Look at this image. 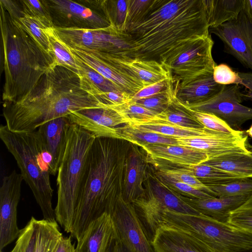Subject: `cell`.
<instances>
[{"mask_svg": "<svg viewBox=\"0 0 252 252\" xmlns=\"http://www.w3.org/2000/svg\"><path fill=\"white\" fill-rule=\"evenodd\" d=\"M125 31L132 59L156 61L168 70L195 41L210 35L203 0H153L148 13Z\"/></svg>", "mask_w": 252, "mask_h": 252, "instance_id": "cell-1", "label": "cell"}, {"mask_svg": "<svg viewBox=\"0 0 252 252\" xmlns=\"http://www.w3.org/2000/svg\"><path fill=\"white\" fill-rule=\"evenodd\" d=\"M2 106L5 125L17 132L34 131L74 112L106 107L82 88L78 75L61 66L47 71L29 93Z\"/></svg>", "mask_w": 252, "mask_h": 252, "instance_id": "cell-2", "label": "cell"}, {"mask_svg": "<svg viewBox=\"0 0 252 252\" xmlns=\"http://www.w3.org/2000/svg\"><path fill=\"white\" fill-rule=\"evenodd\" d=\"M130 145L129 142L123 139L95 138L90 151L70 235L77 241L91 222L104 213H110L123 194Z\"/></svg>", "mask_w": 252, "mask_h": 252, "instance_id": "cell-3", "label": "cell"}, {"mask_svg": "<svg viewBox=\"0 0 252 252\" xmlns=\"http://www.w3.org/2000/svg\"><path fill=\"white\" fill-rule=\"evenodd\" d=\"M0 6V66L4 72L2 99L10 102L29 93L44 74L55 67L54 61Z\"/></svg>", "mask_w": 252, "mask_h": 252, "instance_id": "cell-4", "label": "cell"}, {"mask_svg": "<svg viewBox=\"0 0 252 252\" xmlns=\"http://www.w3.org/2000/svg\"><path fill=\"white\" fill-rule=\"evenodd\" d=\"M0 137L16 160L24 180L41 209L43 219L56 221L52 202L53 189L50 180L52 158L36 130L17 132L1 125Z\"/></svg>", "mask_w": 252, "mask_h": 252, "instance_id": "cell-5", "label": "cell"}, {"mask_svg": "<svg viewBox=\"0 0 252 252\" xmlns=\"http://www.w3.org/2000/svg\"><path fill=\"white\" fill-rule=\"evenodd\" d=\"M95 137L80 126L71 124L58 168L56 221L71 233L75 210L86 176L89 157Z\"/></svg>", "mask_w": 252, "mask_h": 252, "instance_id": "cell-6", "label": "cell"}, {"mask_svg": "<svg viewBox=\"0 0 252 252\" xmlns=\"http://www.w3.org/2000/svg\"><path fill=\"white\" fill-rule=\"evenodd\" d=\"M161 226L187 232L213 248L224 252H246L252 250V233L202 214H183L167 209L159 218Z\"/></svg>", "mask_w": 252, "mask_h": 252, "instance_id": "cell-7", "label": "cell"}, {"mask_svg": "<svg viewBox=\"0 0 252 252\" xmlns=\"http://www.w3.org/2000/svg\"><path fill=\"white\" fill-rule=\"evenodd\" d=\"M58 36L69 47H82L105 53L113 61L124 64L132 60L129 36L120 28L87 29L54 28Z\"/></svg>", "mask_w": 252, "mask_h": 252, "instance_id": "cell-8", "label": "cell"}, {"mask_svg": "<svg viewBox=\"0 0 252 252\" xmlns=\"http://www.w3.org/2000/svg\"><path fill=\"white\" fill-rule=\"evenodd\" d=\"M142 195L132 203L146 230L156 226L160 216L166 209L183 214H200L183 199V196L163 183L152 169L147 175Z\"/></svg>", "mask_w": 252, "mask_h": 252, "instance_id": "cell-9", "label": "cell"}, {"mask_svg": "<svg viewBox=\"0 0 252 252\" xmlns=\"http://www.w3.org/2000/svg\"><path fill=\"white\" fill-rule=\"evenodd\" d=\"M214 41L210 35L195 41L169 66L174 80L179 86L213 73L216 65L212 56Z\"/></svg>", "mask_w": 252, "mask_h": 252, "instance_id": "cell-10", "label": "cell"}, {"mask_svg": "<svg viewBox=\"0 0 252 252\" xmlns=\"http://www.w3.org/2000/svg\"><path fill=\"white\" fill-rule=\"evenodd\" d=\"M243 97L239 86H224L213 98L196 104L183 105L190 110L209 113L218 116L231 128L239 130L241 126L252 119V108L241 104Z\"/></svg>", "mask_w": 252, "mask_h": 252, "instance_id": "cell-11", "label": "cell"}, {"mask_svg": "<svg viewBox=\"0 0 252 252\" xmlns=\"http://www.w3.org/2000/svg\"><path fill=\"white\" fill-rule=\"evenodd\" d=\"M117 239L130 252H156L150 241L132 203L119 196L109 213Z\"/></svg>", "mask_w": 252, "mask_h": 252, "instance_id": "cell-12", "label": "cell"}, {"mask_svg": "<svg viewBox=\"0 0 252 252\" xmlns=\"http://www.w3.org/2000/svg\"><path fill=\"white\" fill-rule=\"evenodd\" d=\"M209 32L222 41L225 52L252 71V21L242 10L235 19Z\"/></svg>", "mask_w": 252, "mask_h": 252, "instance_id": "cell-13", "label": "cell"}, {"mask_svg": "<svg viewBox=\"0 0 252 252\" xmlns=\"http://www.w3.org/2000/svg\"><path fill=\"white\" fill-rule=\"evenodd\" d=\"M23 178L14 170L4 176L0 189V251L18 237L17 206Z\"/></svg>", "mask_w": 252, "mask_h": 252, "instance_id": "cell-14", "label": "cell"}, {"mask_svg": "<svg viewBox=\"0 0 252 252\" xmlns=\"http://www.w3.org/2000/svg\"><path fill=\"white\" fill-rule=\"evenodd\" d=\"M47 1L54 27L97 29L110 26L102 15L78 1L47 0Z\"/></svg>", "mask_w": 252, "mask_h": 252, "instance_id": "cell-15", "label": "cell"}, {"mask_svg": "<svg viewBox=\"0 0 252 252\" xmlns=\"http://www.w3.org/2000/svg\"><path fill=\"white\" fill-rule=\"evenodd\" d=\"M140 147L145 151L148 161L156 170L186 168L208 159L204 152L179 145L151 144Z\"/></svg>", "mask_w": 252, "mask_h": 252, "instance_id": "cell-16", "label": "cell"}, {"mask_svg": "<svg viewBox=\"0 0 252 252\" xmlns=\"http://www.w3.org/2000/svg\"><path fill=\"white\" fill-rule=\"evenodd\" d=\"M247 137L244 131L238 134L214 131L205 135L175 138L179 145L201 151L209 159L232 153L251 154L246 146Z\"/></svg>", "mask_w": 252, "mask_h": 252, "instance_id": "cell-17", "label": "cell"}, {"mask_svg": "<svg viewBox=\"0 0 252 252\" xmlns=\"http://www.w3.org/2000/svg\"><path fill=\"white\" fill-rule=\"evenodd\" d=\"M68 117L71 124L80 126L95 138L118 139L116 128L126 124L122 116L108 107L74 112Z\"/></svg>", "mask_w": 252, "mask_h": 252, "instance_id": "cell-18", "label": "cell"}, {"mask_svg": "<svg viewBox=\"0 0 252 252\" xmlns=\"http://www.w3.org/2000/svg\"><path fill=\"white\" fill-rule=\"evenodd\" d=\"M145 151L137 145L130 143L128 152L124 179L122 196L132 203L143 194L144 183L151 169Z\"/></svg>", "mask_w": 252, "mask_h": 252, "instance_id": "cell-19", "label": "cell"}, {"mask_svg": "<svg viewBox=\"0 0 252 252\" xmlns=\"http://www.w3.org/2000/svg\"><path fill=\"white\" fill-rule=\"evenodd\" d=\"M151 243L156 252H224L187 232L167 226L158 228Z\"/></svg>", "mask_w": 252, "mask_h": 252, "instance_id": "cell-20", "label": "cell"}, {"mask_svg": "<svg viewBox=\"0 0 252 252\" xmlns=\"http://www.w3.org/2000/svg\"><path fill=\"white\" fill-rule=\"evenodd\" d=\"M65 46L70 53L76 56L85 64L132 96L144 87L143 84L138 78L121 71L110 63L97 58L88 50L80 47H71L66 45Z\"/></svg>", "mask_w": 252, "mask_h": 252, "instance_id": "cell-21", "label": "cell"}, {"mask_svg": "<svg viewBox=\"0 0 252 252\" xmlns=\"http://www.w3.org/2000/svg\"><path fill=\"white\" fill-rule=\"evenodd\" d=\"M116 238L111 216L104 213L90 224L77 241L76 252H108Z\"/></svg>", "mask_w": 252, "mask_h": 252, "instance_id": "cell-22", "label": "cell"}, {"mask_svg": "<svg viewBox=\"0 0 252 252\" xmlns=\"http://www.w3.org/2000/svg\"><path fill=\"white\" fill-rule=\"evenodd\" d=\"M71 124L68 116L61 117L44 124L36 129L45 148L52 157L50 174L52 175L57 174Z\"/></svg>", "mask_w": 252, "mask_h": 252, "instance_id": "cell-23", "label": "cell"}, {"mask_svg": "<svg viewBox=\"0 0 252 252\" xmlns=\"http://www.w3.org/2000/svg\"><path fill=\"white\" fill-rule=\"evenodd\" d=\"M250 195L201 199L183 196V198L199 214L220 222H227L230 212L242 205Z\"/></svg>", "mask_w": 252, "mask_h": 252, "instance_id": "cell-24", "label": "cell"}, {"mask_svg": "<svg viewBox=\"0 0 252 252\" xmlns=\"http://www.w3.org/2000/svg\"><path fill=\"white\" fill-rule=\"evenodd\" d=\"M224 85L216 83L213 73L198 78L184 85L179 86L175 81L177 98L183 104L189 105L207 101L217 95Z\"/></svg>", "mask_w": 252, "mask_h": 252, "instance_id": "cell-25", "label": "cell"}, {"mask_svg": "<svg viewBox=\"0 0 252 252\" xmlns=\"http://www.w3.org/2000/svg\"><path fill=\"white\" fill-rule=\"evenodd\" d=\"M209 30L232 20L242 10L243 0H203Z\"/></svg>", "mask_w": 252, "mask_h": 252, "instance_id": "cell-26", "label": "cell"}, {"mask_svg": "<svg viewBox=\"0 0 252 252\" xmlns=\"http://www.w3.org/2000/svg\"><path fill=\"white\" fill-rule=\"evenodd\" d=\"M71 54L74 57L78 67L81 86L87 92L98 98L100 95L105 93L124 92L119 87L85 64L76 56L71 53Z\"/></svg>", "mask_w": 252, "mask_h": 252, "instance_id": "cell-27", "label": "cell"}, {"mask_svg": "<svg viewBox=\"0 0 252 252\" xmlns=\"http://www.w3.org/2000/svg\"><path fill=\"white\" fill-rule=\"evenodd\" d=\"M204 163L242 179H252V153L224 155L210 158Z\"/></svg>", "mask_w": 252, "mask_h": 252, "instance_id": "cell-28", "label": "cell"}, {"mask_svg": "<svg viewBox=\"0 0 252 252\" xmlns=\"http://www.w3.org/2000/svg\"><path fill=\"white\" fill-rule=\"evenodd\" d=\"M136 122L165 123L190 128L205 127L195 119L176 95L164 111L151 119Z\"/></svg>", "mask_w": 252, "mask_h": 252, "instance_id": "cell-29", "label": "cell"}, {"mask_svg": "<svg viewBox=\"0 0 252 252\" xmlns=\"http://www.w3.org/2000/svg\"><path fill=\"white\" fill-rule=\"evenodd\" d=\"M124 65L142 82L144 87L172 77L169 70L154 61L134 59Z\"/></svg>", "mask_w": 252, "mask_h": 252, "instance_id": "cell-30", "label": "cell"}, {"mask_svg": "<svg viewBox=\"0 0 252 252\" xmlns=\"http://www.w3.org/2000/svg\"><path fill=\"white\" fill-rule=\"evenodd\" d=\"M79 1L102 15L110 25L124 30L127 8V0H83Z\"/></svg>", "mask_w": 252, "mask_h": 252, "instance_id": "cell-31", "label": "cell"}, {"mask_svg": "<svg viewBox=\"0 0 252 252\" xmlns=\"http://www.w3.org/2000/svg\"><path fill=\"white\" fill-rule=\"evenodd\" d=\"M118 139L139 147L151 144L178 145L175 138L139 130L127 124L116 128Z\"/></svg>", "mask_w": 252, "mask_h": 252, "instance_id": "cell-32", "label": "cell"}, {"mask_svg": "<svg viewBox=\"0 0 252 252\" xmlns=\"http://www.w3.org/2000/svg\"><path fill=\"white\" fill-rule=\"evenodd\" d=\"M127 124L142 131L154 132L173 137H189L205 135L215 130L205 127L190 128L158 123L134 122Z\"/></svg>", "mask_w": 252, "mask_h": 252, "instance_id": "cell-33", "label": "cell"}, {"mask_svg": "<svg viewBox=\"0 0 252 252\" xmlns=\"http://www.w3.org/2000/svg\"><path fill=\"white\" fill-rule=\"evenodd\" d=\"M63 237L57 221L37 220L34 252H54Z\"/></svg>", "mask_w": 252, "mask_h": 252, "instance_id": "cell-34", "label": "cell"}, {"mask_svg": "<svg viewBox=\"0 0 252 252\" xmlns=\"http://www.w3.org/2000/svg\"><path fill=\"white\" fill-rule=\"evenodd\" d=\"M50 48V54L54 61L55 67L61 66L78 75L75 60L65 45L58 36L54 28L45 30Z\"/></svg>", "mask_w": 252, "mask_h": 252, "instance_id": "cell-35", "label": "cell"}, {"mask_svg": "<svg viewBox=\"0 0 252 252\" xmlns=\"http://www.w3.org/2000/svg\"><path fill=\"white\" fill-rule=\"evenodd\" d=\"M206 186L219 185L243 179L234 175L204 162L187 167Z\"/></svg>", "mask_w": 252, "mask_h": 252, "instance_id": "cell-36", "label": "cell"}, {"mask_svg": "<svg viewBox=\"0 0 252 252\" xmlns=\"http://www.w3.org/2000/svg\"><path fill=\"white\" fill-rule=\"evenodd\" d=\"M26 16L33 18L46 28H54L53 19L47 0H20Z\"/></svg>", "mask_w": 252, "mask_h": 252, "instance_id": "cell-37", "label": "cell"}, {"mask_svg": "<svg viewBox=\"0 0 252 252\" xmlns=\"http://www.w3.org/2000/svg\"><path fill=\"white\" fill-rule=\"evenodd\" d=\"M207 187L216 197L250 195L252 193V179H243L225 184Z\"/></svg>", "mask_w": 252, "mask_h": 252, "instance_id": "cell-38", "label": "cell"}, {"mask_svg": "<svg viewBox=\"0 0 252 252\" xmlns=\"http://www.w3.org/2000/svg\"><path fill=\"white\" fill-rule=\"evenodd\" d=\"M107 107L117 112L125 120L126 124L151 119L157 115L131 100L121 105Z\"/></svg>", "mask_w": 252, "mask_h": 252, "instance_id": "cell-39", "label": "cell"}, {"mask_svg": "<svg viewBox=\"0 0 252 252\" xmlns=\"http://www.w3.org/2000/svg\"><path fill=\"white\" fill-rule=\"evenodd\" d=\"M19 23L37 44L51 56L49 42L45 32L47 28L35 19L26 15L20 19Z\"/></svg>", "mask_w": 252, "mask_h": 252, "instance_id": "cell-40", "label": "cell"}, {"mask_svg": "<svg viewBox=\"0 0 252 252\" xmlns=\"http://www.w3.org/2000/svg\"><path fill=\"white\" fill-rule=\"evenodd\" d=\"M155 173L163 183L182 196L191 198L200 199L215 197L205 191L173 179L161 171L155 170Z\"/></svg>", "mask_w": 252, "mask_h": 252, "instance_id": "cell-41", "label": "cell"}, {"mask_svg": "<svg viewBox=\"0 0 252 252\" xmlns=\"http://www.w3.org/2000/svg\"><path fill=\"white\" fill-rule=\"evenodd\" d=\"M37 220L32 217L22 229L15 245L10 252H34L36 239ZM0 252H2L0 251Z\"/></svg>", "mask_w": 252, "mask_h": 252, "instance_id": "cell-42", "label": "cell"}, {"mask_svg": "<svg viewBox=\"0 0 252 252\" xmlns=\"http://www.w3.org/2000/svg\"><path fill=\"white\" fill-rule=\"evenodd\" d=\"M227 222L252 233V193L242 205L230 212Z\"/></svg>", "mask_w": 252, "mask_h": 252, "instance_id": "cell-43", "label": "cell"}, {"mask_svg": "<svg viewBox=\"0 0 252 252\" xmlns=\"http://www.w3.org/2000/svg\"><path fill=\"white\" fill-rule=\"evenodd\" d=\"M186 108L195 119L206 128L233 134H240L243 131L233 129L226 122L214 114Z\"/></svg>", "mask_w": 252, "mask_h": 252, "instance_id": "cell-44", "label": "cell"}, {"mask_svg": "<svg viewBox=\"0 0 252 252\" xmlns=\"http://www.w3.org/2000/svg\"><path fill=\"white\" fill-rule=\"evenodd\" d=\"M175 95L174 86L173 88L168 91L133 102L158 115L168 107Z\"/></svg>", "mask_w": 252, "mask_h": 252, "instance_id": "cell-45", "label": "cell"}, {"mask_svg": "<svg viewBox=\"0 0 252 252\" xmlns=\"http://www.w3.org/2000/svg\"><path fill=\"white\" fill-rule=\"evenodd\" d=\"M158 170L163 172L173 179L185 183L195 189L205 191L216 197L210 189L196 178L187 167Z\"/></svg>", "mask_w": 252, "mask_h": 252, "instance_id": "cell-46", "label": "cell"}, {"mask_svg": "<svg viewBox=\"0 0 252 252\" xmlns=\"http://www.w3.org/2000/svg\"><path fill=\"white\" fill-rule=\"evenodd\" d=\"M127 8L124 30L140 20L149 12L153 0H127Z\"/></svg>", "mask_w": 252, "mask_h": 252, "instance_id": "cell-47", "label": "cell"}, {"mask_svg": "<svg viewBox=\"0 0 252 252\" xmlns=\"http://www.w3.org/2000/svg\"><path fill=\"white\" fill-rule=\"evenodd\" d=\"M213 77L215 82L219 85H243V81L239 72L234 71L225 63H220L214 67Z\"/></svg>", "mask_w": 252, "mask_h": 252, "instance_id": "cell-48", "label": "cell"}, {"mask_svg": "<svg viewBox=\"0 0 252 252\" xmlns=\"http://www.w3.org/2000/svg\"><path fill=\"white\" fill-rule=\"evenodd\" d=\"M175 83V81L172 77L145 87L131 97V101H135L168 91L174 87Z\"/></svg>", "mask_w": 252, "mask_h": 252, "instance_id": "cell-49", "label": "cell"}, {"mask_svg": "<svg viewBox=\"0 0 252 252\" xmlns=\"http://www.w3.org/2000/svg\"><path fill=\"white\" fill-rule=\"evenodd\" d=\"M132 96L121 91L110 92L102 94L99 99L106 107L121 105L131 100Z\"/></svg>", "mask_w": 252, "mask_h": 252, "instance_id": "cell-50", "label": "cell"}, {"mask_svg": "<svg viewBox=\"0 0 252 252\" xmlns=\"http://www.w3.org/2000/svg\"><path fill=\"white\" fill-rule=\"evenodd\" d=\"M0 4L14 21L19 22L20 19L26 16L20 0H0Z\"/></svg>", "mask_w": 252, "mask_h": 252, "instance_id": "cell-51", "label": "cell"}, {"mask_svg": "<svg viewBox=\"0 0 252 252\" xmlns=\"http://www.w3.org/2000/svg\"><path fill=\"white\" fill-rule=\"evenodd\" d=\"M238 72L243 81L242 86L245 88L242 96L243 98L252 100V72Z\"/></svg>", "mask_w": 252, "mask_h": 252, "instance_id": "cell-52", "label": "cell"}, {"mask_svg": "<svg viewBox=\"0 0 252 252\" xmlns=\"http://www.w3.org/2000/svg\"><path fill=\"white\" fill-rule=\"evenodd\" d=\"M71 236L63 237L59 241L54 252H76L74 244H72Z\"/></svg>", "mask_w": 252, "mask_h": 252, "instance_id": "cell-53", "label": "cell"}, {"mask_svg": "<svg viewBox=\"0 0 252 252\" xmlns=\"http://www.w3.org/2000/svg\"><path fill=\"white\" fill-rule=\"evenodd\" d=\"M242 10L252 21V0H243Z\"/></svg>", "mask_w": 252, "mask_h": 252, "instance_id": "cell-54", "label": "cell"}, {"mask_svg": "<svg viewBox=\"0 0 252 252\" xmlns=\"http://www.w3.org/2000/svg\"><path fill=\"white\" fill-rule=\"evenodd\" d=\"M112 252H130V251L119 240L115 239L114 242Z\"/></svg>", "mask_w": 252, "mask_h": 252, "instance_id": "cell-55", "label": "cell"}, {"mask_svg": "<svg viewBox=\"0 0 252 252\" xmlns=\"http://www.w3.org/2000/svg\"><path fill=\"white\" fill-rule=\"evenodd\" d=\"M246 132L248 134V135L252 138V125L249 129L246 131Z\"/></svg>", "mask_w": 252, "mask_h": 252, "instance_id": "cell-56", "label": "cell"}, {"mask_svg": "<svg viewBox=\"0 0 252 252\" xmlns=\"http://www.w3.org/2000/svg\"><path fill=\"white\" fill-rule=\"evenodd\" d=\"M114 242H113V243L112 244L111 246H110V249H109V250L108 252H112V247H113V245Z\"/></svg>", "mask_w": 252, "mask_h": 252, "instance_id": "cell-57", "label": "cell"}, {"mask_svg": "<svg viewBox=\"0 0 252 252\" xmlns=\"http://www.w3.org/2000/svg\"><path fill=\"white\" fill-rule=\"evenodd\" d=\"M246 252H252V250H250V251H249Z\"/></svg>", "mask_w": 252, "mask_h": 252, "instance_id": "cell-58", "label": "cell"}, {"mask_svg": "<svg viewBox=\"0 0 252 252\" xmlns=\"http://www.w3.org/2000/svg\"><path fill=\"white\" fill-rule=\"evenodd\" d=\"M251 152H252V151Z\"/></svg>", "mask_w": 252, "mask_h": 252, "instance_id": "cell-59", "label": "cell"}]
</instances>
